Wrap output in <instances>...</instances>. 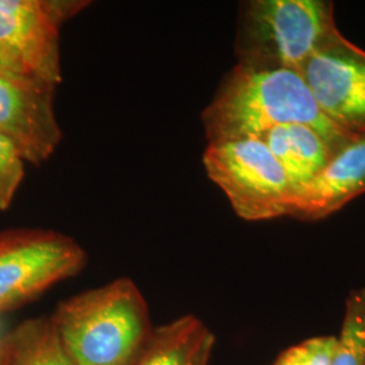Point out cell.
<instances>
[{
    "label": "cell",
    "instance_id": "1",
    "mask_svg": "<svg viewBox=\"0 0 365 365\" xmlns=\"http://www.w3.org/2000/svg\"><path fill=\"white\" fill-rule=\"evenodd\" d=\"M202 122L209 143L260 138L277 126L302 123L318 131L334 152L352 135L325 117L299 72L241 64L222 81Z\"/></svg>",
    "mask_w": 365,
    "mask_h": 365
},
{
    "label": "cell",
    "instance_id": "2",
    "mask_svg": "<svg viewBox=\"0 0 365 365\" xmlns=\"http://www.w3.org/2000/svg\"><path fill=\"white\" fill-rule=\"evenodd\" d=\"M51 321L75 365H134L155 333L145 298L128 277L66 299Z\"/></svg>",
    "mask_w": 365,
    "mask_h": 365
},
{
    "label": "cell",
    "instance_id": "3",
    "mask_svg": "<svg viewBox=\"0 0 365 365\" xmlns=\"http://www.w3.org/2000/svg\"><path fill=\"white\" fill-rule=\"evenodd\" d=\"M337 30L331 1L252 0L241 14L238 64L299 72Z\"/></svg>",
    "mask_w": 365,
    "mask_h": 365
},
{
    "label": "cell",
    "instance_id": "4",
    "mask_svg": "<svg viewBox=\"0 0 365 365\" xmlns=\"http://www.w3.org/2000/svg\"><path fill=\"white\" fill-rule=\"evenodd\" d=\"M203 165L241 220L268 221L289 214L294 191L286 172L260 138L209 143Z\"/></svg>",
    "mask_w": 365,
    "mask_h": 365
},
{
    "label": "cell",
    "instance_id": "5",
    "mask_svg": "<svg viewBox=\"0 0 365 365\" xmlns=\"http://www.w3.org/2000/svg\"><path fill=\"white\" fill-rule=\"evenodd\" d=\"M80 0H0V72L58 86L60 33L87 7Z\"/></svg>",
    "mask_w": 365,
    "mask_h": 365
},
{
    "label": "cell",
    "instance_id": "6",
    "mask_svg": "<svg viewBox=\"0 0 365 365\" xmlns=\"http://www.w3.org/2000/svg\"><path fill=\"white\" fill-rule=\"evenodd\" d=\"M86 261L84 249L63 233L41 229L0 233V313L78 274Z\"/></svg>",
    "mask_w": 365,
    "mask_h": 365
},
{
    "label": "cell",
    "instance_id": "7",
    "mask_svg": "<svg viewBox=\"0 0 365 365\" xmlns=\"http://www.w3.org/2000/svg\"><path fill=\"white\" fill-rule=\"evenodd\" d=\"M299 73L327 119L349 134L365 133V51L337 30Z\"/></svg>",
    "mask_w": 365,
    "mask_h": 365
},
{
    "label": "cell",
    "instance_id": "8",
    "mask_svg": "<svg viewBox=\"0 0 365 365\" xmlns=\"http://www.w3.org/2000/svg\"><path fill=\"white\" fill-rule=\"evenodd\" d=\"M54 93L49 83L0 72V134L33 165L48 161L63 138Z\"/></svg>",
    "mask_w": 365,
    "mask_h": 365
},
{
    "label": "cell",
    "instance_id": "9",
    "mask_svg": "<svg viewBox=\"0 0 365 365\" xmlns=\"http://www.w3.org/2000/svg\"><path fill=\"white\" fill-rule=\"evenodd\" d=\"M363 194L365 133H356L331 153L312 182L294 196L288 215L302 221L322 220Z\"/></svg>",
    "mask_w": 365,
    "mask_h": 365
},
{
    "label": "cell",
    "instance_id": "10",
    "mask_svg": "<svg viewBox=\"0 0 365 365\" xmlns=\"http://www.w3.org/2000/svg\"><path fill=\"white\" fill-rule=\"evenodd\" d=\"M260 140L286 172L294 196L312 182L333 153L318 131L302 123L277 126L262 134Z\"/></svg>",
    "mask_w": 365,
    "mask_h": 365
},
{
    "label": "cell",
    "instance_id": "11",
    "mask_svg": "<svg viewBox=\"0 0 365 365\" xmlns=\"http://www.w3.org/2000/svg\"><path fill=\"white\" fill-rule=\"evenodd\" d=\"M215 336L194 315H184L155 329L134 365H210Z\"/></svg>",
    "mask_w": 365,
    "mask_h": 365
},
{
    "label": "cell",
    "instance_id": "12",
    "mask_svg": "<svg viewBox=\"0 0 365 365\" xmlns=\"http://www.w3.org/2000/svg\"><path fill=\"white\" fill-rule=\"evenodd\" d=\"M9 365H75L68 357L51 318L29 319L1 342Z\"/></svg>",
    "mask_w": 365,
    "mask_h": 365
},
{
    "label": "cell",
    "instance_id": "13",
    "mask_svg": "<svg viewBox=\"0 0 365 365\" xmlns=\"http://www.w3.org/2000/svg\"><path fill=\"white\" fill-rule=\"evenodd\" d=\"M329 365H365V287L354 288L346 298Z\"/></svg>",
    "mask_w": 365,
    "mask_h": 365
},
{
    "label": "cell",
    "instance_id": "14",
    "mask_svg": "<svg viewBox=\"0 0 365 365\" xmlns=\"http://www.w3.org/2000/svg\"><path fill=\"white\" fill-rule=\"evenodd\" d=\"M25 176V160L16 146L0 134V211L11 206Z\"/></svg>",
    "mask_w": 365,
    "mask_h": 365
},
{
    "label": "cell",
    "instance_id": "15",
    "mask_svg": "<svg viewBox=\"0 0 365 365\" xmlns=\"http://www.w3.org/2000/svg\"><path fill=\"white\" fill-rule=\"evenodd\" d=\"M336 346V336L304 339L280 353L274 365H329Z\"/></svg>",
    "mask_w": 365,
    "mask_h": 365
},
{
    "label": "cell",
    "instance_id": "16",
    "mask_svg": "<svg viewBox=\"0 0 365 365\" xmlns=\"http://www.w3.org/2000/svg\"><path fill=\"white\" fill-rule=\"evenodd\" d=\"M0 365H9L7 364V360H6L4 352H3V348L0 349Z\"/></svg>",
    "mask_w": 365,
    "mask_h": 365
},
{
    "label": "cell",
    "instance_id": "17",
    "mask_svg": "<svg viewBox=\"0 0 365 365\" xmlns=\"http://www.w3.org/2000/svg\"><path fill=\"white\" fill-rule=\"evenodd\" d=\"M0 349H1V342H0Z\"/></svg>",
    "mask_w": 365,
    "mask_h": 365
}]
</instances>
